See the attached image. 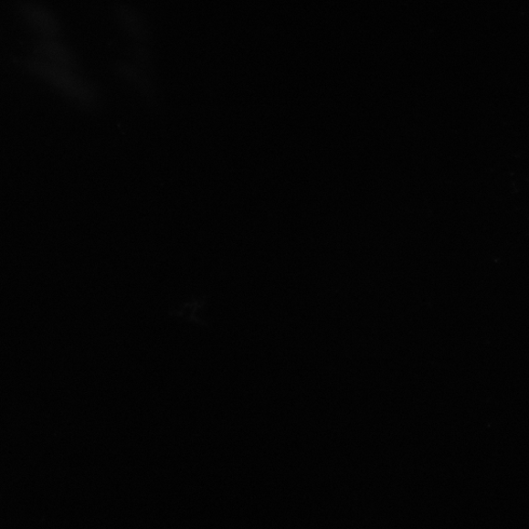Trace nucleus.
Wrapping results in <instances>:
<instances>
[]
</instances>
